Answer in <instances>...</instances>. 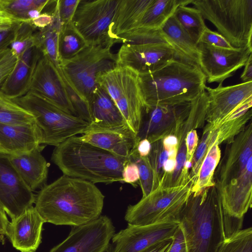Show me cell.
Returning <instances> with one entry per match:
<instances>
[{
  "label": "cell",
  "mask_w": 252,
  "mask_h": 252,
  "mask_svg": "<svg viewBox=\"0 0 252 252\" xmlns=\"http://www.w3.org/2000/svg\"><path fill=\"white\" fill-rule=\"evenodd\" d=\"M104 198L94 184L63 175L41 188L34 207L45 222L77 226L101 216Z\"/></svg>",
  "instance_id": "1"
},
{
  "label": "cell",
  "mask_w": 252,
  "mask_h": 252,
  "mask_svg": "<svg viewBox=\"0 0 252 252\" xmlns=\"http://www.w3.org/2000/svg\"><path fill=\"white\" fill-rule=\"evenodd\" d=\"M179 220L187 252H217L226 238L242 229L243 219L226 214L213 186L191 192Z\"/></svg>",
  "instance_id": "2"
},
{
  "label": "cell",
  "mask_w": 252,
  "mask_h": 252,
  "mask_svg": "<svg viewBox=\"0 0 252 252\" xmlns=\"http://www.w3.org/2000/svg\"><path fill=\"white\" fill-rule=\"evenodd\" d=\"M147 105H173L191 102L205 90L206 77L199 66L181 57L159 69L138 74Z\"/></svg>",
  "instance_id": "3"
},
{
  "label": "cell",
  "mask_w": 252,
  "mask_h": 252,
  "mask_svg": "<svg viewBox=\"0 0 252 252\" xmlns=\"http://www.w3.org/2000/svg\"><path fill=\"white\" fill-rule=\"evenodd\" d=\"M52 160L63 175L94 184H109L122 182L128 158L114 155L76 135L56 147Z\"/></svg>",
  "instance_id": "4"
},
{
  "label": "cell",
  "mask_w": 252,
  "mask_h": 252,
  "mask_svg": "<svg viewBox=\"0 0 252 252\" xmlns=\"http://www.w3.org/2000/svg\"><path fill=\"white\" fill-rule=\"evenodd\" d=\"M191 3L233 47L252 49V0H192Z\"/></svg>",
  "instance_id": "5"
},
{
  "label": "cell",
  "mask_w": 252,
  "mask_h": 252,
  "mask_svg": "<svg viewBox=\"0 0 252 252\" xmlns=\"http://www.w3.org/2000/svg\"><path fill=\"white\" fill-rule=\"evenodd\" d=\"M112 46L88 45L74 57L60 63L65 81L89 105L99 86V77L117 65L116 54L111 52Z\"/></svg>",
  "instance_id": "6"
},
{
  "label": "cell",
  "mask_w": 252,
  "mask_h": 252,
  "mask_svg": "<svg viewBox=\"0 0 252 252\" xmlns=\"http://www.w3.org/2000/svg\"><path fill=\"white\" fill-rule=\"evenodd\" d=\"M12 100L33 115L41 131L42 144L57 147L72 136L83 134L90 125L31 91Z\"/></svg>",
  "instance_id": "7"
},
{
  "label": "cell",
  "mask_w": 252,
  "mask_h": 252,
  "mask_svg": "<svg viewBox=\"0 0 252 252\" xmlns=\"http://www.w3.org/2000/svg\"><path fill=\"white\" fill-rule=\"evenodd\" d=\"M192 186L189 180L178 186H158L138 203L127 207L125 220L134 225L179 221L181 212L191 194Z\"/></svg>",
  "instance_id": "8"
},
{
  "label": "cell",
  "mask_w": 252,
  "mask_h": 252,
  "mask_svg": "<svg viewBox=\"0 0 252 252\" xmlns=\"http://www.w3.org/2000/svg\"><path fill=\"white\" fill-rule=\"evenodd\" d=\"M98 82L111 97L127 125L137 135L144 104L138 73L128 66L117 65L101 75Z\"/></svg>",
  "instance_id": "9"
},
{
  "label": "cell",
  "mask_w": 252,
  "mask_h": 252,
  "mask_svg": "<svg viewBox=\"0 0 252 252\" xmlns=\"http://www.w3.org/2000/svg\"><path fill=\"white\" fill-rule=\"evenodd\" d=\"M120 0H80L72 23L89 45H111L115 42L110 28Z\"/></svg>",
  "instance_id": "10"
},
{
  "label": "cell",
  "mask_w": 252,
  "mask_h": 252,
  "mask_svg": "<svg viewBox=\"0 0 252 252\" xmlns=\"http://www.w3.org/2000/svg\"><path fill=\"white\" fill-rule=\"evenodd\" d=\"M115 233L111 220L101 215L85 224L72 226L66 238L49 252H106Z\"/></svg>",
  "instance_id": "11"
},
{
  "label": "cell",
  "mask_w": 252,
  "mask_h": 252,
  "mask_svg": "<svg viewBox=\"0 0 252 252\" xmlns=\"http://www.w3.org/2000/svg\"><path fill=\"white\" fill-rule=\"evenodd\" d=\"M191 102L173 105H144L138 141L147 139L151 143L174 135L188 116Z\"/></svg>",
  "instance_id": "12"
},
{
  "label": "cell",
  "mask_w": 252,
  "mask_h": 252,
  "mask_svg": "<svg viewBox=\"0 0 252 252\" xmlns=\"http://www.w3.org/2000/svg\"><path fill=\"white\" fill-rule=\"evenodd\" d=\"M199 66L209 83L223 82L244 66L252 49L248 47L228 49L198 43Z\"/></svg>",
  "instance_id": "13"
},
{
  "label": "cell",
  "mask_w": 252,
  "mask_h": 252,
  "mask_svg": "<svg viewBox=\"0 0 252 252\" xmlns=\"http://www.w3.org/2000/svg\"><path fill=\"white\" fill-rule=\"evenodd\" d=\"M180 225L178 221L146 225L128 224L115 233L106 252H140L158 242L172 238Z\"/></svg>",
  "instance_id": "14"
},
{
  "label": "cell",
  "mask_w": 252,
  "mask_h": 252,
  "mask_svg": "<svg viewBox=\"0 0 252 252\" xmlns=\"http://www.w3.org/2000/svg\"><path fill=\"white\" fill-rule=\"evenodd\" d=\"M66 113L77 116L61 70L43 52L32 72L29 88Z\"/></svg>",
  "instance_id": "15"
},
{
  "label": "cell",
  "mask_w": 252,
  "mask_h": 252,
  "mask_svg": "<svg viewBox=\"0 0 252 252\" xmlns=\"http://www.w3.org/2000/svg\"><path fill=\"white\" fill-rule=\"evenodd\" d=\"M35 196L6 155L0 153V207L11 220L33 206Z\"/></svg>",
  "instance_id": "16"
},
{
  "label": "cell",
  "mask_w": 252,
  "mask_h": 252,
  "mask_svg": "<svg viewBox=\"0 0 252 252\" xmlns=\"http://www.w3.org/2000/svg\"><path fill=\"white\" fill-rule=\"evenodd\" d=\"M116 57L117 65L128 66L138 74L154 71L180 57L165 43L123 44Z\"/></svg>",
  "instance_id": "17"
},
{
  "label": "cell",
  "mask_w": 252,
  "mask_h": 252,
  "mask_svg": "<svg viewBox=\"0 0 252 252\" xmlns=\"http://www.w3.org/2000/svg\"><path fill=\"white\" fill-rule=\"evenodd\" d=\"M226 144L225 154L214 175L215 186L218 190L241 176L245 171L249 160L252 158V121Z\"/></svg>",
  "instance_id": "18"
},
{
  "label": "cell",
  "mask_w": 252,
  "mask_h": 252,
  "mask_svg": "<svg viewBox=\"0 0 252 252\" xmlns=\"http://www.w3.org/2000/svg\"><path fill=\"white\" fill-rule=\"evenodd\" d=\"M80 138L117 156L128 158L138 143L136 134L126 125L107 128L89 125Z\"/></svg>",
  "instance_id": "19"
},
{
  "label": "cell",
  "mask_w": 252,
  "mask_h": 252,
  "mask_svg": "<svg viewBox=\"0 0 252 252\" xmlns=\"http://www.w3.org/2000/svg\"><path fill=\"white\" fill-rule=\"evenodd\" d=\"M208 105L205 121L214 124L224 118L241 103L252 96V82L216 88L205 87Z\"/></svg>",
  "instance_id": "20"
},
{
  "label": "cell",
  "mask_w": 252,
  "mask_h": 252,
  "mask_svg": "<svg viewBox=\"0 0 252 252\" xmlns=\"http://www.w3.org/2000/svg\"><path fill=\"white\" fill-rule=\"evenodd\" d=\"M44 221L35 208L27 209L9 222L6 237L20 252H35L41 242Z\"/></svg>",
  "instance_id": "21"
},
{
  "label": "cell",
  "mask_w": 252,
  "mask_h": 252,
  "mask_svg": "<svg viewBox=\"0 0 252 252\" xmlns=\"http://www.w3.org/2000/svg\"><path fill=\"white\" fill-rule=\"evenodd\" d=\"M218 191L226 214L232 218L244 219L252 207V159L249 161L245 171L241 176Z\"/></svg>",
  "instance_id": "22"
},
{
  "label": "cell",
  "mask_w": 252,
  "mask_h": 252,
  "mask_svg": "<svg viewBox=\"0 0 252 252\" xmlns=\"http://www.w3.org/2000/svg\"><path fill=\"white\" fill-rule=\"evenodd\" d=\"M41 131L36 123L22 125L0 124V153L18 155L42 146Z\"/></svg>",
  "instance_id": "23"
},
{
  "label": "cell",
  "mask_w": 252,
  "mask_h": 252,
  "mask_svg": "<svg viewBox=\"0 0 252 252\" xmlns=\"http://www.w3.org/2000/svg\"><path fill=\"white\" fill-rule=\"evenodd\" d=\"M42 54L36 43L28 47L19 57L13 71L0 86V91L11 99L27 93L33 71Z\"/></svg>",
  "instance_id": "24"
},
{
  "label": "cell",
  "mask_w": 252,
  "mask_h": 252,
  "mask_svg": "<svg viewBox=\"0 0 252 252\" xmlns=\"http://www.w3.org/2000/svg\"><path fill=\"white\" fill-rule=\"evenodd\" d=\"M44 146L26 154L7 155L27 186L33 191L43 185L48 171V163L41 154Z\"/></svg>",
  "instance_id": "25"
},
{
  "label": "cell",
  "mask_w": 252,
  "mask_h": 252,
  "mask_svg": "<svg viewBox=\"0 0 252 252\" xmlns=\"http://www.w3.org/2000/svg\"><path fill=\"white\" fill-rule=\"evenodd\" d=\"M153 0H120L110 28L115 43L119 37L139 27L143 16Z\"/></svg>",
  "instance_id": "26"
},
{
  "label": "cell",
  "mask_w": 252,
  "mask_h": 252,
  "mask_svg": "<svg viewBox=\"0 0 252 252\" xmlns=\"http://www.w3.org/2000/svg\"><path fill=\"white\" fill-rule=\"evenodd\" d=\"M90 125L113 128L127 125L115 102L108 94L99 86L89 102Z\"/></svg>",
  "instance_id": "27"
},
{
  "label": "cell",
  "mask_w": 252,
  "mask_h": 252,
  "mask_svg": "<svg viewBox=\"0 0 252 252\" xmlns=\"http://www.w3.org/2000/svg\"><path fill=\"white\" fill-rule=\"evenodd\" d=\"M159 30L180 57L198 65L197 44L182 28L173 15Z\"/></svg>",
  "instance_id": "28"
},
{
  "label": "cell",
  "mask_w": 252,
  "mask_h": 252,
  "mask_svg": "<svg viewBox=\"0 0 252 252\" xmlns=\"http://www.w3.org/2000/svg\"><path fill=\"white\" fill-rule=\"evenodd\" d=\"M191 1L192 0H153L146 10L138 28L159 29L173 15L179 6L187 5L191 3Z\"/></svg>",
  "instance_id": "29"
},
{
  "label": "cell",
  "mask_w": 252,
  "mask_h": 252,
  "mask_svg": "<svg viewBox=\"0 0 252 252\" xmlns=\"http://www.w3.org/2000/svg\"><path fill=\"white\" fill-rule=\"evenodd\" d=\"M221 157L220 145L215 141L209 148L192 184L191 192L197 193L215 186L214 175Z\"/></svg>",
  "instance_id": "30"
},
{
  "label": "cell",
  "mask_w": 252,
  "mask_h": 252,
  "mask_svg": "<svg viewBox=\"0 0 252 252\" xmlns=\"http://www.w3.org/2000/svg\"><path fill=\"white\" fill-rule=\"evenodd\" d=\"M89 45L72 22L62 26L58 41V55L61 61L70 59Z\"/></svg>",
  "instance_id": "31"
},
{
  "label": "cell",
  "mask_w": 252,
  "mask_h": 252,
  "mask_svg": "<svg viewBox=\"0 0 252 252\" xmlns=\"http://www.w3.org/2000/svg\"><path fill=\"white\" fill-rule=\"evenodd\" d=\"M62 26L57 8L53 23L44 29L39 30V32H36L39 45L43 53L50 59L59 70H60V67L58 55V41Z\"/></svg>",
  "instance_id": "32"
},
{
  "label": "cell",
  "mask_w": 252,
  "mask_h": 252,
  "mask_svg": "<svg viewBox=\"0 0 252 252\" xmlns=\"http://www.w3.org/2000/svg\"><path fill=\"white\" fill-rule=\"evenodd\" d=\"M173 16L193 41L198 44L207 27L200 11L196 8L180 5Z\"/></svg>",
  "instance_id": "33"
},
{
  "label": "cell",
  "mask_w": 252,
  "mask_h": 252,
  "mask_svg": "<svg viewBox=\"0 0 252 252\" xmlns=\"http://www.w3.org/2000/svg\"><path fill=\"white\" fill-rule=\"evenodd\" d=\"M33 115L0 91V124L22 125L35 123Z\"/></svg>",
  "instance_id": "34"
},
{
  "label": "cell",
  "mask_w": 252,
  "mask_h": 252,
  "mask_svg": "<svg viewBox=\"0 0 252 252\" xmlns=\"http://www.w3.org/2000/svg\"><path fill=\"white\" fill-rule=\"evenodd\" d=\"M177 151V147L164 145L162 138L151 143V151L147 158L154 173L156 189L163 179L164 164L169 159L176 158Z\"/></svg>",
  "instance_id": "35"
},
{
  "label": "cell",
  "mask_w": 252,
  "mask_h": 252,
  "mask_svg": "<svg viewBox=\"0 0 252 252\" xmlns=\"http://www.w3.org/2000/svg\"><path fill=\"white\" fill-rule=\"evenodd\" d=\"M49 1L50 0H0V8L16 17L31 22L28 18L29 12L32 10L42 11Z\"/></svg>",
  "instance_id": "36"
},
{
  "label": "cell",
  "mask_w": 252,
  "mask_h": 252,
  "mask_svg": "<svg viewBox=\"0 0 252 252\" xmlns=\"http://www.w3.org/2000/svg\"><path fill=\"white\" fill-rule=\"evenodd\" d=\"M217 252H252V228L241 229L226 238Z\"/></svg>",
  "instance_id": "37"
},
{
  "label": "cell",
  "mask_w": 252,
  "mask_h": 252,
  "mask_svg": "<svg viewBox=\"0 0 252 252\" xmlns=\"http://www.w3.org/2000/svg\"><path fill=\"white\" fill-rule=\"evenodd\" d=\"M135 148L128 158L138 167L139 177L138 183L142 191V197H145L156 189L154 173L147 157H140Z\"/></svg>",
  "instance_id": "38"
},
{
  "label": "cell",
  "mask_w": 252,
  "mask_h": 252,
  "mask_svg": "<svg viewBox=\"0 0 252 252\" xmlns=\"http://www.w3.org/2000/svg\"><path fill=\"white\" fill-rule=\"evenodd\" d=\"M214 131L206 125L203 129L202 136L198 142L191 163L189 178L192 184L195 181L199 169L206 156L209 147L216 141Z\"/></svg>",
  "instance_id": "39"
},
{
  "label": "cell",
  "mask_w": 252,
  "mask_h": 252,
  "mask_svg": "<svg viewBox=\"0 0 252 252\" xmlns=\"http://www.w3.org/2000/svg\"><path fill=\"white\" fill-rule=\"evenodd\" d=\"M34 28L31 22H22L20 24L14 40L9 47L18 58L28 47L36 42V33L33 32Z\"/></svg>",
  "instance_id": "40"
},
{
  "label": "cell",
  "mask_w": 252,
  "mask_h": 252,
  "mask_svg": "<svg viewBox=\"0 0 252 252\" xmlns=\"http://www.w3.org/2000/svg\"><path fill=\"white\" fill-rule=\"evenodd\" d=\"M80 0H58V12L63 26L72 22Z\"/></svg>",
  "instance_id": "41"
},
{
  "label": "cell",
  "mask_w": 252,
  "mask_h": 252,
  "mask_svg": "<svg viewBox=\"0 0 252 252\" xmlns=\"http://www.w3.org/2000/svg\"><path fill=\"white\" fill-rule=\"evenodd\" d=\"M18 59L15 52L9 48L0 58V86L13 71Z\"/></svg>",
  "instance_id": "42"
},
{
  "label": "cell",
  "mask_w": 252,
  "mask_h": 252,
  "mask_svg": "<svg viewBox=\"0 0 252 252\" xmlns=\"http://www.w3.org/2000/svg\"><path fill=\"white\" fill-rule=\"evenodd\" d=\"M198 43L224 49H235L220 33L217 32L211 31L207 27L203 32Z\"/></svg>",
  "instance_id": "43"
},
{
  "label": "cell",
  "mask_w": 252,
  "mask_h": 252,
  "mask_svg": "<svg viewBox=\"0 0 252 252\" xmlns=\"http://www.w3.org/2000/svg\"><path fill=\"white\" fill-rule=\"evenodd\" d=\"M20 23L0 26V51L8 49L14 40Z\"/></svg>",
  "instance_id": "44"
},
{
  "label": "cell",
  "mask_w": 252,
  "mask_h": 252,
  "mask_svg": "<svg viewBox=\"0 0 252 252\" xmlns=\"http://www.w3.org/2000/svg\"><path fill=\"white\" fill-rule=\"evenodd\" d=\"M139 172L137 165L128 158L122 171V182L131 185L136 187L139 182Z\"/></svg>",
  "instance_id": "45"
},
{
  "label": "cell",
  "mask_w": 252,
  "mask_h": 252,
  "mask_svg": "<svg viewBox=\"0 0 252 252\" xmlns=\"http://www.w3.org/2000/svg\"><path fill=\"white\" fill-rule=\"evenodd\" d=\"M185 140L187 149L186 166L189 169L199 142L196 130L192 129L188 132Z\"/></svg>",
  "instance_id": "46"
},
{
  "label": "cell",
  "mask_w": 252,
  "mask_h": 252,
  "mask_svg": "<svg viewBox=\"0 0 252 252\" xmlns=\"http://www.w3.org/2000/svg\"><path fill=\"white\" fill-rule=\"evenodd\" d=\"M168 252H187L183 230L178 227L173 238V242Z\"/></svg>",
  "instance_id": "47"
},
{
  "label": "cell",
  "mask_w": 252,
  "mask_h": 252,
  "mask_svg": "<svg viewBox=\"0 0 252 252\" xmlns=\"http://www.w3.org/2000/svg\"><path fill=\"white\" fill-rule=\"evenodd\" d=\"M57 7L58 3L56 10L54 14L42 13L37 17L31 20L32 24L35 28H39V30L44 29L50 26L54 22Z\"/></svg>",
  "instance_id": "48"
},
{
  "label": "cell",
  "mask_w": 252,
  "mask_h": 252,
  "mask_svg": "<svg viewBox=\"0 0 252 252\" xmlns=\"http://www.w3.org/2000/svg\"><path fill=\"white\" fill-rule=\"evenodd\" d=\"M173 238L155 243L140 252H168L173 242Z\"/></svg>",
  "instance_id": "49"
},
{
  "label": "cell",
  "mask_w": 252,
  "mask_h": 252,
  "mask_svg": "<svg viewBox=\"0 0 252 252\" xmlns=\"http://www.w3.org/2000/svg\"><path fill=\"white\" fill-rule=\"evenodd\" d=\"M9 222L6 213L0 207V243L2 244L5 243L7 229Z\"/></svg>",
  "instance_id": "50"
},
{
  "label": "cell",
  "mask_w": 252,
  "mask_h": 252,
  "mask_svg": "<svg viewBox=\"0 0 252 252\" xmlns=\"http://www.w3.org/2000/svg\"><path fill=\"white\" fill-rule=\"evenodd\" d=\"M151 143L147 139H143L138 141L135 150L141 157H147L150 152Z\"/></svg>",
  "instance_id": "51"
},
{
  "label": "cell",
  "mask_w": 252,
  "mask_h": 252,
  "mask_svg": "<svg viewBox=\"0 0 252 252\" xmlns=\"http://www.w3.org/2000/svg\"><path fill=\"white\" fill-rule=\"evenodd\" d=\"M22 22L26 21L21 19L15 17L4 10L0 8V25L11 24L15 23H20Z\"/></svg>",
  "instance_id": "52"
},
{
  "label": "cell",
  "mask_w": 252,
  "mask_h": 252,
  "mask_svg": "<svg viewBox=\"0 0 252 252\" xmlns=\"http://www.w3.org/2000/svg\"><path fill=\"white\" fill-rule=\"evenodd\" d=\"M242 83L252 82V54L244 65V69L240 77Z\"/></svg>",
  "instance_id": "53"
},
{
  "label": "cell",
  "mask_w": 252,
  "mask_h": 252,
  "mask_svg": "<svg viewBox=\"0 0 252 252\" xmlns=\"http://www.w3.org/2000/svg\"><path fill=\"white\" fill-rule=\"evenodd\" d=\"M8 49L9 48L7 49L0 51V58H1L7 51Z\"/></svg>",
  "instance_id": "54"
},
{
  "label": "cell",
  "mask_w": 252,
  "mask_h": 252,
  "mask_svg": "<svg viewBox=\"0 0 252 252\" xmlns=\"http://www.w3.org/2000/svg\"></svg>",
  "instance_id": "55"
}]
</instances>
